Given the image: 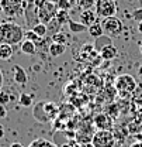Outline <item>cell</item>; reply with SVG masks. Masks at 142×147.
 <instances>
[{
	"label": "cell",
	"mask_w": 142,
	"mask_h": 147,
	"mask_svg": "<svg viewBox=\"0 0 142 147\" xmlns=\"http://www.w3.org/2000/svg\"><path fill=\"white\" fill-rule=\"evenodd\" d=\"M24 30L17 23L3 21L0 23V44H10L16 45L21 44L24 38Z\"/></svg>",
	"instance_id": "1"
},
{
	"label": "cell",
	"mask_w": 142,
	"mask_h": 147,
	"mask_svg": "<svg viewBox=\"0 0 142 147\" xmlns=\"http://www.w3.org/2000/svg\"><path fill=\"white\" fill-rule=\"evenodd\" d=\"M138 88L137 81L131 75H120L115 79V89L120 93V96H128L129 93H134Z\"/></svg>",
	"instance_id": "2"
},
{
	"label": "cell",
	"mask_w": 142,
	"mask_h": 147,
	"mask_svg": "<svg viewBox=\"0 0 142 147\" xmlns=\"http://www.w3.org/2000/svg\"><path fill=\"white\" fill-rule=\"evenodd\" d=\"M101 26H103L104 34L108 36L110 38L120 37L121 36V33H123V30H124V24H123V21H121L118 17H115V16L103 18Z\"/></svg>",
	"instance_id": "3"
},
{
	"label": "cell",
	"mask_w": 142,
	"mask_h": 147,
	"mask_svg": "<svg viewBox=\"0 0 142 147\" xmlns=\"http://www.w3.org/2000/svg\"><path fill=\"white\" fill-rule=\"evenodd\" d=\"M0 10L7 17H16L24 11V0H0Z\"/></svg>",
	"instance_id": "4"
},
{
	"label": "cell",
	"mask_w": 142,
	"mask_h": 147,
	"mask_svg": "<svg viewBox=\"0 0 142 147\" xmlns=\"http://www.w3.org/2000/svg\"><path fill=\"white\" fill-rule=\"evenodd\" d=\"M91 144L94 147H114L115 136L111 130H97L93 136Z\"/></svg>",
	"instance_id": "5"
},
{
	"label": "cell",
	"mask_w": 142,
	"mask_h": 147,
	"mask_svg": "<svg viewBox=\"0 0 142 147\" xmlns=\"http://www.w3.org/2000/svg\"><path fill=\"white\" fill-rule=\"evenodd\" d=\"M56 9H58L56 3L48 1V0H42L39 3V6H38V20L41 23H44V24L45 23H49L55 17L56 11H58Z\"/></svg>",
	"instance_id": "6"
},
{
	"label": "cell",
	"mask_w": 142,
	"mask_h": 147,
	"mask_svg": "<svg viewBox=\"0 0 142 147\" xmlns=\"http://www.w3.org/2000/svg\"><path fill=\"white\" fill-rule=\"evenodd\" d=\"M96 13L101 18L113 17L117 13V3L114 0H97L96 1Z\"/></svg>",
	"instance_id": "7"
},
{
	"label": "cell",
	"mask_w": 142,
	"mask_h": 147,
	"mask_svg": "<svg viewBox=\"0 0 142 147\" xmlns=\"http://www.w3.org/2000/svg\"><path fill=\"white\" fill-rule=\"evenodd\" d=\"M94 125H83L82 127L76 131V142L77 144H86V143H91L93 136H94V130H93Z\"/></svg>",
	"instance_id": "8"
},
{
	"label": "cell",
	"mask_w": 142,
	"mask_h": 147,
	"mask_svg": "<svg viewBox=\"0 0 142 147\" xmlns=\"http://www.w3.org/2000/svg\"><path fill=\"white\" fill-rule=\"evenodd\" d=\"M94 127H97V130H113V119L104 113H99L94 117Z\"/></svg>",
	"instance_id": "9"
},
{
	"label": "cell",
	"mask_w": 142,
	"mask_h": 147,
	"mask_svg": "<svg viewBox=\"0 0 142 147\" xmlns=\"http://www.w3.org/2000/svg\"><path fill=\"white\" fill-rule=\"evenodd\" d=\"M33 116H34V119H35L37 122H39V123H48L51 120L49 116L45 112V102H38V103L34 105V108H33Z\"/></svg>",
	"instance_id": "10"
},
{
	"label": "cell",
	"mask_w": 142,
	"mask_h": 147,
	"mask_svg": "<svg viewBox=\"0 0 142 147\" xmlns=\"http://www.w3.org/2000/svg\"><path fill=\"white\" fill-rule=\"evenodd\" d=\"M80 23L85 24L86 27H90L93 26L94 23H97V13L94 10H83L80 13Z\"/></svg>",
	"instance_id": "11"
},
{
	"label": "cell",
	"mask_w": 142,
	"mask_h": 147,
	"mask_svg": "<svg viewBox=\"0 0 142 147\" xmlns=\"http://www.w3.org/2000/svg\"><path fill=\"white\" fill-rule=\"evenodd\" d=\"M117 55H118V50L113 44H107L100 50V57L106 61H111V59L117 58Z\"/></svg>",
	"instance_id": "12"
},
{
	"label": "cell",
	"mask_w": 142,
	"mask_h": 147,
	"mask_svg": "<svg viewBox=\"0 0 142 147\" xmlns=\"http://www.w3.org/2000/svg\"><path fill=\"white\" fill-rule=\"evenodd\" d=\"M13 76H14V81L20 84V85H25L28 82V76H27V72L24 71L23 67L20 65H14L13 67Z\"/></svg>",
	"instance_id": "13"
},
{
	"label": "cell",
	"mask_w": 142,
	"mask_h": 147,
	"mask_svg": "<svg viewBox=\"0 0 142 147\" xmlns=\"http://www.w3.org/2000/svg\"><path fill=\"white\" fill-rule=\"evenodd\" d=\"M66 51V45L65 44H56V42H52L49 47H48V54L56 58V57H61Z\"/></svg>",
	"instance_id": "14"
},
{
	"label": "cell",
	"mask_w": 142,
	"mask_h": 147,
	"mask_svg": "<svg viewBox=\"0 0 142 147\" xmlns=\"http://www.w3.org/2000/svg\"><path fill=\"white\" fill-rule=\"evenodd\" d=\"M20 50H21L23 54H25V55H34L37 53V45L33 41L24 40V41L20 44Z\"/></svg>",
	"instance_id": "15"
},
{
	"label": "cell",
	"mask_w": 142,
	"mask_h": 147,
	"mask_svg": "<svg viewBox=\"0 0 142 147\" xmlns=\"http://www.w3.org/2000/svg\"><path fill=\"white\" fill-rule=\"evenodd\" d=\"M13 57V47L10 44H0V59L9 61Z\"/></svg>",
	"instance_id": "16"
},
{
	"label": "cell",
	"mask_w": 142,
	"mask_h": 147,
	"mask_svg": "<svg viewBox=\"0 0 142 147\" xmlns=\"http://www.w3.org/2000/svg\"><path fill=\"white\" fill-rule=\"evenodd\" d=\"M45 112H47V115L49 116L51 120H55L59 116V108L52 102H45Z\"/></svg>",
	"instance_id": "17"
},
{
	"label": "cell",
	"mask_w": 142,
	"mask_h": 147,
	"mask_svg": "<svg viewBox=\"0 0 142 147\" xmlns=\"http://www.w3.org/2000/svg\"><path fill=\"white\" fill-rule=\"evenodd\" d=\"M68 26H69V30H71L73 34H80V33H83V31H87V28H89V27H86L85 24H82V23H79V21H75V20H71V21L68 23Z\"/></svg>",
	"instance_id": "18"
},
{
	"label": "cell",
	"mask_w": 142,
	"mask_h": 147,
	"mask_svg": "<svg viewBox=\"0 0 142 147\" xmlns=\"http://www.w3.org/2000/svg\"><path fill=\"white\" fill-rule=\"evenodd\" d=\"M89 31V36H91L93 38H99V37L104 36V30H103V26L99 24V23H94L93 26H90L87 28Z\"/></svg>",
	"instance_id": "19"
},
{
	"label": "cell",
	"mask_w": 142,
	"mask_h": 147,
	"mask_svg": "<svg viewBox=\"0 0 142 147\" xmlns=\"http://www.w3.org/2000/svg\"><path fill=\"white\" fill-rule=\"evenodd\" d=\"M66 139H68V136H66V131H65V130H58V131H55V134H53V143L58 147L65 144V143H68Z\"/></svg>",
	"instance_id": "20"
},
{
	"label": "cell",
	"mask_w": 142,
	"mask_h": 147,
	"mask_svg": "<svg viewBox=\"0 0 142 147\" xmlns=\"http://www.w3.org/2000/svg\"><path fill=\"white\" fill-rule=\"evenodd\" d=\"M55 20L59 23V24H65V23H69L71 18H69V13L68 10H58L56 14H55Z\"/></svg>",
	"instance_id": "21"
},
{
	"label": "cell",
	"mask_w": 142,
	"mask_h": 147,
	"mask_svg": "<svg viewBox=\"0 0 142 147\" xmlns=\"http://www.w3.org/2000/svg\"><path fill=\"white\" fill-rule=\"evenodd\" d=\"M24 38H25V40H28V41H33L35 45H38V44L44 40L42 37H39L38 34H35L33 30H27V31L24 33Z\"/></svg>",
	"instance_id": "22"
},
{
	"label": "cell",
	"mask_w": 142,
	"mask_h": 147,
	"mask_svg": "<svg viewBox=\"0 0 142 147\" xmlns=\"http://www.w3.org/2000/svg\"><path fill=\"white\" fill-rule=\"evenodd\" d=\"M28 147H58L53 142H49V140H45V139H37L34 140Z\"/></svg>",
	"instance_id": "23"
},
{
	"label": "cell",
	"mask_w": 142,
	"mask_h": 147,
	"mask_svg": "<svg viewBox=\"0 0 142 147\" xmlns=\"http://www.w3.org/2000/svg\"><path fill=\"white\" fill-rule=\"evenodd\" d=\"M18 103L21 106H24V108H28V106L33 105V96L28 95V93H25V92H23L20 95V98H18Z\"/></svg>",
	"instance_id": "24"
},
{
	"label": "cell",
	"mask_w": 142,
	"mask_h": 147,
	"mask_svg": "<svg viewBox=\"0 0 142 147\" xmlns=\"http://www.w3.org/2000/svg\"><path fill=\"white\" fill-rule=\"evenodd\" d=\"M35 34H38L39 37H44L48 34V27H47V24H44V23H38V24H35L33 28H31Z\"/></svg>",
	"instance_id": "25"
},
{
	"label": "cell",
	"mask_w": 142,
	"mask_h": 147,
	"mask_svg": "<svg viewBox=\"0 0 142 147\" xmlns=\"http://www.w3.org/2000/svg\"><path fill=\"white\" fill-rule=\"evenodd\" d=\"M52 42H56V44H65L66 45V42H68V37L65 33H56V34H53L52 36Z\"/></svg>",
	"instance_id": "26"
},
{
	"label": "cell",
	"mask_w": 142,
	"mask_h": 147,
	"mask_svg": "<svg viewBox=\"0 0 142 147\" xmlns=\"http://www.w3.org/2000/svg\"><path fill=\"white\" fill-rule=\"evenodd\" d=\"M61 26L62 24H59L56 20H55V17L49 21V27H48V30H49V33H51V36H53V34H56V33H59V28H61Z\"/></svg>",
	"instance_id": "27"
},
{
	"label": "cell",
	"mask_w": 142,
	"mask_h": 147,
	"mask_svg": "<svg viewBox=\"0 0 142 147\" xmlns=\"http://www.w3.org/2000/svg\"><path fill=\"white\" fill-rule=\"evenodd\" d=\"M96 1H97V0H80V1H79V6H80L82 11H83V10H90Z\"/></svg>",
	"instance_id": "28"
},
{
	"label": "cell",
	"mask_w": 142,
	"mask_h": 147,
	"mask_svg": "<svg viewBox=\"0 0 142 147\" xmlns=\"http://www.w3.org/2000/svg\"><path fill=\"white\" fill-rule=\"evenodd\" d=\"M11 96L4 91H0V106H6L9 102H10Z\"/></svg>",
	"instance_id": "29"
},
{
	"label": "cell",
	"mask_w": 142,
	"mask_h": 147,
	"mask_svg": "<svg viewBox=\"0 0 142 147\" xmlns=\"http://www.w3.org/2000/svg\"><path fill=\"white\" fill-rule=\"evenodd\" d=\"M56 6H58L59 10H69L71 9V3L68 0H58Z\"/></svg>",
	"instance_id": "30"
},
{
	"label": "cell",
	"mask_w": 142,
	"mask_h": 147,
	"mask_svg": "<svg viewBox=\"0 0 142 147\" xmlns=\"http://www.w3.org/2000/svg\"><path fill=\"white\" fill-rule=\"evenodd\" d=\"M131 17L134 18L137 23H141V21H142V7H141V9L134 10V11H132V14H131Z\"/></svg>",
	"instance_id": "31"
},
{
	"label": "cell",
	"mask_w": 142,
	"mask_h": 147,
	"mask_svg": "<svg viewBox=\"0 0 142 147\" xmlns=\"http://www.w3.org/2000/svg\"><path fill=\"white\" fill-rule=\"evenodd\" d=\"M111 110V113H107L111 119H117L118 117V108H117V105H113V106H110V109Z\"/></svg>",
	"instance_id": "32"
},
{
	"label": "cell",
	"mask_w": 142,
	"mask_h": 147,
	"mask_svg": "<svg viewBox=\"0 0 142 147\" xmlns=\"http://www.w3.org/2000/svg\"><path fill=\"white\" fill-rule=\"evenodd\" d=\"M137 142H139V143H142V133H135L134 136H132Z\"/></svg>",
	"instance_id": "33"
},
{
	"label": "cell",
	"mask_w": 142,
	"mask_h": 147,
	"mask_svg": "<svg viewBox=\"0 0 142 147\" xmlns=\"http://www.w3.org/2000/svg\"><path fill=\"white\" fill-rule=\"evenodd\" d=\"M7 112H6V108L4 106H0V117H6Z\"/></svg>",
	"instance_id": "34"
},
{
	"label": "cell",
	"mask_w": 142,
	"mask_h": 147,
	"mask_svg": "<svg viewBox=\"0 0 142 147\" xmlns=\"http://www.w3.org/2000/svg\"><path fill=\"white\" fill-rule=\"evenodd\" d=\"M4 137V127H3V125H0V139H3Z\"/></svg>",
	"instance_id": "35"
},
{
	"label": "cell",
	"mask_w": 142,
	"mask_h": 147,
	"mask_svg": "<svg viewBox=\"0 0 142 147\" xmlns=\"http://www.w3.org/2000/svg\"><path fill=\"white\" fill-rule=\"evenodd\" d=\"M77 147H94L91 143H86V144H79Z\"/></svg>",
	"instance_id": "36"
},
{
	"label": "cell",
	"mask_w": 142,
	"mask_h": 147,
	"mask_svg": "<svg viewBox=\"0 0 142 147\" xmlns=\"http://www.w3.org/2000/svg\"><path fill=\"white\" fill-rule=\"evenodd\" d=\"M1 86H3V74L0 71V91H1Z\"/></svg>",
	"instance_id": "37"
},
{
	"label": "cell",
	"mask_w": 142,
	"mask_h": 147,
	"mask_svg": "<svg viewBox=\"0 0 142 147\" xmlns=\"http://www.w3.org/2000/svg\"><path fill=\"white\" fill-rule=\"evenodd\" d=\"M10 147H24V146H23V144H20V143H11Z\"/></svg>",
	"instance_id": "38"
},
{
	"label": "cell",
	"mask_w": 142,
	"mask_h": 147,
	"mask_svg": "<svg viewBox=\"0 0 142 147\" xmlns=\"http://www.w3.org/2000/svg\"><path fill=\"white\" fill-rule=\"evenodd\" d=\"M131 147H142V143H139V142H137V143H134Z\"/></svg>",
	"instance_id": "39"
},
{
	"label": "cell",
	"mask_w": 142,
	"mask_h": 147,
	"mask_svg": "<svg viewBox=\"0 0 142 147\" xmlns=\"http://www.w3.org/2000/svg\"><path fill=\"white\" fill-rule=\"evenodd\" d=\"M138 31L142 34V21H141V23H138Z\"/></svg>",
	"instance_id": "40"
},
{
	"label": "cell",
	"mask_w": 142,
	"mask_h": 147,
	"mask_svg": "<svg viewBox=\"0 0 142 147\" xmlns=\"http://www.w3.org/2000/svg\"><path fill=\"white\" fill-rule=\"evenodd\" d=\"M138 74H139V76H141V78H142V65H141V67H139V69H138Z\"/></svg>",
	"instance_id": "41"
},
{
	"label": "cell",
	"mask_w": 142,
	"mask_h": 147,
	"mask_svg": "<svg viewBox=\"0 0 142 147\" xmlns=\"http://www.w3.org/2000/svg\"><path fill=\"white\" fill-rule=\"evenodd\" d=\"M139 51H141V54H142V42L139 44Z\"/></svg>",
	"instance_id": "42"
},
{
	"label": "cell",
	"mask_w": 142,
	"mask_h": 147,
	"mask_svg": "<svg viewBox=\"0 0 142 147\" xmlns=\"http://www.w3.org/2000/svg\"><path fill=\"white\" fill-rule=\"evenodd\" d=\"M138 86L141 88V91H142V82H139V84H138Z\"/></svg>",
	"instance_id": "43"
},
{
	"label": "cell",
	"mask_w": 142,
	"mask_h": 147,
	"mask_svg": "<svg viewBox=\"0 0 142 147\" xmlns=\"http://www.w3.org/2000/svg\"><path fill=\"white\" fill-rule=\"evenodd\" d=\"M0 14H1V10H0Z\"/></svg>",
	"instance_id": "44"
}]
</instances>
